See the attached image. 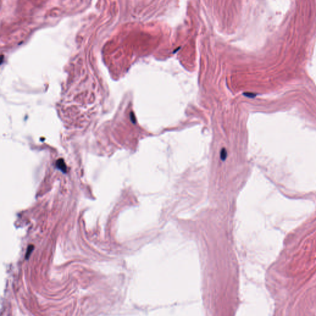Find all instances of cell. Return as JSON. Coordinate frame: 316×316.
<instances>
[{"mask_svg":"<svg viewBox=\"0 0 316 316\" xmlns=\"http://www.w3.org/2000/svg\"><path fill=\"white\" fill-rule=\"evenodd\" d=\"M33 246H30V247L29 246V248H28V250H27V254H26V256H25L26 258L27 259V258L29 257L30 254H31V252L33 251Z\"/></svg>","mask_w":316,"mask_h":316,"instance_id":"obj_2","label":"cell"},{"mask_svg":"<svg viewBox=\"0 0 316 316\" xmlns=\"http://www.w3.org/2000/svg\"><path fill=\"white\" fill-rule=\"evenodd\" d=\"M131 118H132L133 119L131 120V121H132L134 123H135V117H134V115L133 113H131Z\"/></svg>","mask_w":316,"mask_h":316,"instance_id":"obj_3","label":"cell"},{"mask_svg":"<svg viewBox=\"0 0 316 316\" xmlns=\"http://www.w3.org/2000/svg\"><path fill=\"white\" fill-rule=\"evenodd\" d=\"M227 157V151L226 149L223 148L220 152V158L222 161H225Z\"/></svg>","mask_w":316,"mask_h":316,"instance_id":"obj_1","label":"cell"}]
</instances>
